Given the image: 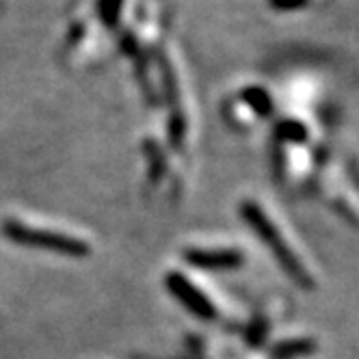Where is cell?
<instances>
[{
  "label": "cell",
  "mask_w": 359,
  "mask_h": 359,
  "mask_svg": "<svg viewBox=\"0 0 359 359\" xmlns=\"http://www.w3.org/2000/svg\"><path fill=\"white\" fill-rule=\"evenodd\" d=\"M269 3L277 11H297L305 7H314V3H320V0H269Z\"/></svg>",
  "instance_id": "obj_7"
},
{
  "label": "cell",
  "mask_w": 359,
  "mask_h": 359,
  "mask_svg": "<svg viewBox=\"0 0 359 359\" xmlns=\"http://www.w3.org/2000/svg\"><path fill=\"white\" fill-rule=\"evenodd\" d=\"M310 353H314L312 340H288V342H281L273 348L275 359H292V357H303Z\"/></svg>",
  "instance_id": "obj_5"
},
{
  "label": "cell",
  "mask_w": 359,
  "mask_h": 359,
  "mask_svg": "<svg viewBox=\"0 0 359 359\" xmlns=\"http://www.w3.org/2000/svg\"><path fill=\"white\" fill-rule=\"evenodd\" d=\"M187 260L199 269H238L243 264V255L232 249L219 251H189Z\"/></svg>",
  "instance_id": "obj_3"
},
{
  "label": "cell",
  "mask_w": 359,
  "mask_h": 359,
  "mask_svg": "<svg viewBox=\"0 0 359 359\" xmlns=\"http://www.w3.org/2000/svg\"><path fill=\"white\" fill-rule=\"evenodd\" d=\"M241 217L253 227V232L269 245L271 253L277 258V262L281 264V269H284L292 277L294 284H299L301 288H314L310 273H307L301 266V262L297 260V255L290 251V247L286 245V241L279 236V229L271 223V219L264 215V210L258 206V203L245 201L243 206H241Z\"/></svg>",
  "instance_id": "obj_1"
},
{
  "label": "cell",
  "mask_w": 359,
  "mask_h": 359,
  "mask_svg": "<svg viewBox=\"0 0 359 359\" xmlns=\"http://www.w3.org/2000/svg\"><path fill=\"white\" fill-rule=\"evenodd\" d=\"M275 135H277V139L286 141V143H303L307 139V128L297 119H286V121L277 123Z\"/></svg>",
  "instance_id": "obj_6"
},
{
  "label": "cell",
  "mask_w": 359,
  "mask_h": 359,
  "mask_svg": "<svg viewBox=\"0 0 359 359\" xmlns=\"http://www.w3.org/2000/svg\"><path fill=\"white\" fill-rule=\"evenodd\" d=\"M169 288L197 316H201V318H215V305L206 297H203L197 288H193L182 275H171L169 277Z\"/></svg>",
  "instance_id": "obj_2"
},
{
  "label": "cell",
  "mask_w": 359,
  "mask_h": 359,
  "mask_svg": "<svg viewBox=\"0 0 359 359\" xmlns=\"http://www.w3.org/2000/svg\"><path fill=\"white\" fill-rule=\"evenodd\" d=\"M243 102L245 104L258 115V117H269L271 115V111H273V97H271V93L266 91V89H262V87H247L245 91H243Z\"/></svg>",
  "instance_id": "obj_4"
}]
</instances>
